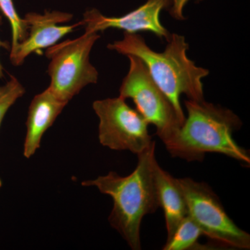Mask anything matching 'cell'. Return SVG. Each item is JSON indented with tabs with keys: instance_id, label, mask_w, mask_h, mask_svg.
<instances>
[{
	"instance_id": "cell-1",
	"label": "cell",
	"mask_w": 250,
	"mask_h": 250,
	"mask_svg": "<svg viewBox=\"0 0 250 250\" xmlns=\"http://www.w3.org/2000/svg\"><path fill=\"white\" fill-rule=\"evenodd\" d=\"M108 49L123 55H133L141 59L149 75L173 105L179 120L185 121L180 98L187 95L188 100H204L202 79L209 71L198 67L188 57L189 45L184 36L171 34L165 50L157 52L146 44L142 36L124 33L122 40L108 44Z\"/></svg>"
},
{
	"instance_id": "cell-2",
	"label": "cell",
	"mask_w": 250,
	"mask_h": 250,
	"mask_svg": "<svg viewBox=\"0 0 250 250\" xmlns=\"http://www.w3.org/2000/svg\"><path fill=\"white\" fill-rule=\"evenodd\" d=\"M184 104L187 116L183 124L163 141L172 157L202 161L207 153H218L250 166L249 152L233 139L243 125L236 113L205 100H188Z\"/></svg>"
},
{
	"instance_id": "cell-3",
	"label": "cell",
	"mask_w": 250,
	"mask_h": 250,
	"mask_svg": "<svg viewBox=\"0 0 250 250\" xmlns=\"http://www.w3.org/2000/svg\"><path fill=\"white\" fill-rule=\"evenodd\" d=\"M155 142L138 156L136 168L129 175L122 177L108 172L93 180L83 181V187H94L109 195L113 202L108 222L123 236L130 248L141 249V226L146 215L159 208L154 179L156 161Z\"/></svg>"
},
{
	"instance_id": "cell-4",
	"label": "cell",
	"mask_w": 250,
	"mask_h": 250,
	"mask_svg": "<svg viewBox=\"0 0 250 250\" xmlns=\"http://www.w3.org/2000/svg\"><path fill=\"white\" fill-rule=\"evenodd\" d=\"M100 38L98 33L84 32L46 49L48 88L57 98L68 103L85 86L97 83L99 73L90 62V54Z\"/></svg>"
},
{
	"instance_id": "cell-5",
	"label": "cell",
	"mask_w": 250,
	"mask_h": 250,
	"mask_svg": "<svg viewBox=\"0 0 250 250\" xmlns=\"http://www.w3.org/2000/svg\"><path fill=\"white\" fill-rule=\"evenodd\" d=\"M177 180L185 197L188 215L201 229L204 236L218 248L250 249V235L229 217L209 186L190 178Z\"/></svg>"
},
{
	"instance_id": "cell-6",
	"label": "cell",
	"mask_w": 250,
	"mask_h": 250,
	"mask_svg": "<svg viewBox=\"0 0 250 250\" xmlns=\"http://www.w3.org/2000/svg\"><path fill=\"white\" fill-rule=\"evenodd\" d=\"M126 57L129 69L122 82L119 96L132 100L136 109L149 125L155 126L156 135L161 141H165L182 126V122L142 61L135 56Z\"/></svg>"
},
{
	"instance_id": "cell-7",
	"label": "cell",
	"mask_w": 250,
	"mask_h": 250,
	"mask_svg": "<svg viewBox=\"0 0 250 250\" xmlns=\"http://www.w3.org/2000/svg\"><path fill=\"white\" fill-rule=\"evenodd\" d=\"M93 108L100 120L99 141L113 150H128L141 154L154 141L149 123L121 96L96 100Z\"/></svg>"
},
{
	"instance_id": "cell-8",
	"label": "cell",
	"mask_w": 250,
	"mask_h": 250,
	"mask_svg": "<svg viewBox=\"0 0 250 250\" xmlns=\"http://www.w3.org/2000/svg\"><path fill=\"white\" fill-rule=\"evenodd\" d=\"M172 0H147L138 9L121 17H107L96 9L85 11L82 22L85 32L98 33L108 29H118L136 34L150 31L161 39L170 40L171 34L161 22L164 9H170Z\"/></svg>"
},
{
	"instance_id": "cell-9",
	"label": "cell",
	"mask_w": 250,
	"mask_h": 250,
	"mask_svg": "<svg viewBox=\"0 0 250 250\" xmlns=\"http://www.w3.org/2000/svg\"><path fill=\"white\" fill-rule=\"evenodd\" d=\"M72 17L71 14L59 11L26 14L24 19L28 24V35L24 41L11 49V63L16 66L22 65L28 56L55 45L64 36L83 26L82 21L72 25H59L71 21Z\"/></svg>"
},
{
	"instance_id": "cell-10",
	"label": "cell",
	"mask_w": 250,
	"mask_h": 250,
	"mask_svg": "<svg viewBox=\"0 0 250 250\" xmlns=\"http://www.w3.org/2000/svg\"><path fill=\"white\" fill-rule=\"evenodd\" d=\"M67 104L57 98L48 87L34 96L29 105L26 123L27 134L23 151L26 158L31 157L40 147L44 134Z\"/></svg>"
},
{
	"instance_id": "cell-11",
	"label": "cell",
	"mask_w": 250,
	"mask_h": 250,
	"mask_svg": "<svg viewBox=\"0 0 250 250\" xmlns=\"http://www.w3.org/2000/svg\"><path fill=\"white\" fill-rule=\"evenodd\" d=\"M154 179L158 204L164 212L168 237L188 215L185 197L177 179L161 168L157 161L154 167Z\"/></svg>"
},
{
	"instance_id": "cell-12",
	"label": "cell",
	"mask_w": 250,
	"mask_h": 250,
	"mask_svg": "<svg viewBox=\"0 0 250 250\" xmlns=\"http://www.w3.org/2000/svg\"><path fill=\"white\" fill-rule=\"evenodd\" d=\"M203 231L188 215L179 223L173 233L167 237L164 250H205L214 249L215 246L200 244L199 239Z\"/></svg>"
},
{
	"instance_id": "cell-13",
	"label": "cell",
	"mask_w": 250,
	"mask_h": 250,
	"mask_svg": "<svg viewBox=\"0 0 250 250\" xmlns=\"http://www.w3.org/2000/svg\"><path fill=\"white\" fill-rule=\"evenodd\" d=\"M0 11L9 20L12 32L11 49L14 48L28 35V24L24 18L20 17L13 0H0Z\"/></svg>"
},
{
	"instance_id": "cell-14",
	"label": "cell",
	"mask_w": 250,
	"mask_h": 250,
	"mask_svg": "<svg viewBox=\"0 0 250 250\" xmlns=\"http://www.w3.org/2000/svg\"><path fill=\"white\" fill-rule=\"evenodd\" d=\"M24 93L25 88L14 75H10L9 80L0 85V126L9 108Z\"/></svg>"
},
{
	"instance_id": "cell-15",
	"label": "cell",
	"mask_w": 250,
	"mask_h": 250,
	"mask_svg": "<svg viewBox=\"0 0 250 250\" xmlns=\"http://www.w3.org/2000/svg\"><path fill=\"white\" fill-rule=\"evenodd\" d=\"M172 6L169 9L172 17L179 21L185 19L184 16V9L190 0H172ZM202 1V0H197Z\"/></svg>"
},
{
	"instance_id": "cell-16",
	"label": "cell",
	"mask_w": 250,
	"mask_h": 250,
	"mask_svg": "<svg viewBox=\"0 0 250 250\" xmlns=\"http://www.w3.org/2000/svg\"><path fill=\"white\" fill-rule=\"evenodd\" d=\"M1 11H0V24H1ZM6 45L5 44V42H2L1 40H0V48L3 47H6ZM4 77V68H3L2 65H1V62H0V80H1L2 77Z\"/></svg>"
},
{
	"instance_id": "cell-17",
	"label": "cell",
	"mask_w": 250,
	"mask_h": 250,
	"mask_svg": "<svg viewBox=\"0 0 250 250\" xmlns=\"http://www.w3.org/2000/svg\"><path fill=\"white\" fill-rule=\"evenodd\" d=\"M1 185H2V184H1V179H0V189H1Z\"/></svg>"
}]
</instances>
